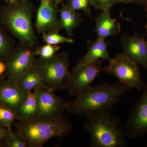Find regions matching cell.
Wrapping results in <instances>:
<instances>
[{
    "instance_id": "17",
    "label": "cell",
    "mask_w": 147,
    "mask_h": 147,
    "mask_svg": "<svg viewBox=\"0 0 147 147\" xmlns=\"http://www.w3.org/2000/svg\"><path fill=\"white\" fill-rule=\"evenodd\" d=\"M37 108L36 96L34 91L30 92L19 106L17 112L18 121L33 118Z\"/></svg>"
},
{
    "instance_id": "11",
    "label": "cell",
    "mask_w": 147,
    "mask_h": 147,
    "mask_svg": "<svg viewBox=\"0 0 147 147\" xmlns=\"http://www.w3.org/2000/svg\"><path fill=\"white\" fill-rule=\"evenodd\" d=\"M145 36V34L140 35L136 31L131 36L124 32L119 41L123 54L130 60L144 67L147 71V45Z\"/></svg>"
},
{
    "instance_id": "35",
    "label": "cell",
    "mask_w": 147,
    "mask_h": 147,
    "mask_svg": "<svg viewBox=\"0 0 147 147\" xmlns=\"http://www.w3.org/2000/svg\"><path fill=\"white\" fill-rule=\"evenodd\" d=\"M145 146L147 147V142H146V144H145Z\"/></svg>"
},
{
    "instance_id": "4",
    "label": "cell",
    "mask_w": 147,
    "mask_h": 147,
    "mask_svg": "<svg viewBox=\"0 0 147 147\" xmlns=\"http://www.w3.org/2000/svg\"><path fill=\"white\" fill-rule=\"evenodd\" d=\"M16 127L28 147H42L53 137L69 136L74 129L63 116L53 120L32 118L18 121Z\"/></svg>"
},
{
    "instance_id": "21",
    "label": "cell",
    "mask_w": 147,
    "mask_h": 147,
    "mask_svg": "<svg viewBox=\"0 0 147 147\" xmlns=\"http://www.w3.org/2000/svg\"><path fill=\"white\" fill-rule=\"evenodd\" d=\"M18 119L17 113L4 103L0 102V125L7 129L11 127L15 120Z\"/></svg>"
},
{
    "instance_id": "33",
    "label": "cell",
    "mask_w": 147,
    "mask_h": 147,
    "mask_svg": "<svg viewBox=\"0 0 147 147\" xmlns=\"http://www.w3.org/2000/svg\"><path fill=\"white\" fill-rule=\"evenodd\" d=\"M17 0H4L6 3H11L16 1Z\"/></svg>"
},
{
    "instance_id": "8",
    "label": "cell",
    "mask_w": 147,
    "mask_h": 147,
    "mask_svg": "<svg viewBox=\"0 0 147 147\" xmlns=\"http://www.w3.org/2000/svg\"><path fill=\"white\" fill-rule=\"evenodd\" d=\"M103 60L101 59L89 64L74 67L69 72L66 89L70 96H76L91 86L100 74L104 71Z\"/></svg>"
},
{
    "instance_id": "9",
    "label": "cell",
    "mask_w": 147,
    "mask_h": 147,
    "mask_svg": "<svg viewBox=\"0 0 147 147\" xmlns=\"http://www.w3.org/2000/svg\"><path fill=\"white\" fill-rule=\"evenodd\" d=\"M36 96L37 108L33 118L53 120L63 117L68 102L55 94V91L41 86L34 90Z\"/></svg>"
},
{
    "instance_id": "12",
    "label": "cell",
    "mask_w": 147,
    "mask_h": 147,
    "mask_svg": "<svg viewBox=\"0 0 147 147\" xmlns=\"http://www.w3.org/2000/svg\"><path fill=\"white\" fill-rule=\"evenodd\" d=\"M59 6L53 0H40L37 10L34 27L38 34H43L53 30L59 31Z\"/></svg>"
},
{
    "instance_id": "15",
    "label": "cell",
    "mask_w": 147,
    "mask_h": 147,
    "mask_svg": "<svg viewBox=\"0 0 147 147\" xmlns=\"http://www.w3.org/2000/svg\"><path fill=\"white\" fill-rule=\"evenodd\" d=\"M87 44L86 54L79 59L77 65H86L101 59L108 61L110 59L111 57L108 50V43L105 39L97 37L93 40H87Z\"/></svg>"
},
{
    "instance_id": "6",
    "label": "cell",
    "mask_w": 147,
    "mask_h": 147,
    "mask_svg": "<svg viewBox=\"0 0 147 147\" xmlns=\"http://www.w3.org/2000/svg\"><path fill=\"white\" fill-rule=\"evenodd\" d=\"M109 65L104 71L114 75L119 82L126 85L130 90H142L144 84L138 64L130 60L123 53L116 55L109 60Z\"/></svg>"
},
{
    "instance_id": "7",
    "label": "cell",
    "mask_w": 147,
    "mask_h": 147,
    "mask_svg": "<svg viewBox=\"0 0 147 147\" xmlns=\"http://www.w3.org/2000/svg\"><path fill=\"white\" fill-rule=\"evenodd\" d=\"M36 47L19 43L15 47L5 62L6 69L4 75L7 80L18 85L22 77L32 67L37 57Z\"/></svg>"
},
{
    "instance_id": "34",
    "label": "cell",
    "mask_w": 147,
    "mask_h": 147,
    "mask_svg": "<svg viewBox=\"0 0 147 147\" xmlns=\"http://www.w3.org/2000/svg\"><path fill=\"white\" fill-rule=\"evenodd\" d=\"M145 28H146V30L147 36H146V44L147 45V21L146 23V25H145Z\"/></svg>"
},
{
    "instance_id": "5",
    "label": "cell",
    "mask_w": 147,
    "mask_h": 147,
    "mask_svg": "<svg viewBox=\"0 0 147 147\" xmlns=\"http://www.w3.org/2000/svg\"><path fill=\"white\" fill-rule=\"evenodd\" d=\"M69 57L63 52L49 59L36 58L32 68L39 75L41 87L53 90H66L69 78Z\"/></svg>"
},
{
    "instance_id": "31",
    "label": "cell",
    "mask_w": 147,
    "mask_h": 147,
    "mask_svg": "<svg viewBox=\"0 0 147 147\" xmlns=\"http://www.w3.org/2000/svg\"><path fill=\"white\" fill-rule=\"evenodd\" d=\"M6 77L5 75L3 76H0V84L2 83L3 82H4L6 80Z\"/></svg>"
},
{
    "instance_id": "28",
    "label": "cell",
    "mask_w": 147,
    "mask_h": 147,
    "mask_svg": "<svg viewBox=\"0 0 147 147\" xmlns=\"http://www.w3.org/2000/svg\"><path fill=\"white\" fill-rule=\"evenodd\" d=\"M147 1V0H135L134 4L144 6Z\"/></svg>"
},
{
    "instance_id": "23",
    "label": "cell",
    "mask_w": 147,
    "mask_h": 147,
    "mask_svg": "<svg viewBox=\"0 0 147 147\" xmlns=\"http://www.w3.org/2000/svg\"><path fill=\"white\" fill-rule=\"evenodd\" d=\"M9 133L7 137L3 140L4 147H27V145L23 137L18 132H13L11 127L8 128Z\"/></svg>"
},
{
    "instance_id": "30",
    "label": "cell",
    "mask_w": 147,
    "mask_h": 147,
    "mask_svg": "<svg viewBox=\"0 0 147 147\" xmlns=\"http://www.w3.org/2000/svg\"><path fill=\"white\" fill-rule=\"evenodd\" d=\"M53 1L55 3V5L59 6V5L63 3L64 0H53Z\"/></svg>"
},
{
    "instance_id": "16",
    "label": "cell",
    "mask_w": 147,
    "mask_h": 147,
    "mask_svg": "<svg viewBox=\"0 0 147 147\" xmlns=\"http://www.w3.org/2000/svg\"><path fill=\"white\" fill-rule=\"evenodd\" d=\"M59 9L60 30L65 31L69 37L74 35L73 31L84 21L81 13L69 7L63 3Z\"/></svg>"
},
{
    "instance_id": "22",
    "label": "cell",
    "mask_w": 147,
    "mask_h": 147,
    "mask_svg": "<svg viewBox=\"0 0 147 147\" xmlns=\"http://www.w3.org/2000/svg\"><path fill=\"white\" fill-rule=\"evenodd\" d=\"M66 5L74 10H81L90 20L92 19L90 0H67Z\"/></svg>"
},
{
    "instance_id": "29",
    "label": "cell",
    "mask_w": 147,
    "mask_h": 147,
    "mask_svg": "<svg viewBox=\"0 0 147 147\" xmlns=\"http://www.w3.org/2000/svg\"><path fill=\"white\" fill-rule=\"evenodd\" d=\"M135 0H121V3L125 4H134Z\"/></svg>"
},
{
    "instance_id": "3",
    "label": "cell",
    "mask_w": 147,
    "mask_h": 147,
    "mask_svg": "<svg viewBox=\"0 0 147 147\" xmlns=\"http://www.w3.org/2000/svg\"><path fill=\"white\" fill-rule=\"evenodd\" d=\"M84 129L91 136L90 147H125L126 131L112 110L94 111L86 116Z\"/></svg>"
},
{
    "instance_id": "32",
    "label": "cell",
    "mask_w": 147,
    "mask_h": 147,
    "mask_svg": "<svg viewBox=\"0 0 147 147\" xmlns=\"http://www.w3.org/2000/svg\"><path fill=\"white\" fill-rule=\"evenodd\" d=\"M144 11L146 13V17L147 20V1L146 3L145 4L144 6Z\"/></svg>"
},
{
    "instance_id": "27",
    "label": "cell",
    "mask_w": 147,
    "mask_h": 147,
    "mask_svg": "<svg viewBox=\"0 0 147 147\" xmlns=\"http://www.w3.org/2000/svg\"><path fill=\"white\" fill-rule=\"evenodd\" d=\"M6 67L5 63L2 61H0V76L5 75Z\"/></svg>"
},
{
    "instance_id": "18",
    "label": "cell",
    "mask_w": 147,
    "mask_h": 147,
    "mask_svg": "<svg viewBox=\"0 0 147 147\" xmlns=\"http://www.w3.org/2000/svg\"><path fill=\"white\" fill-rule=\"evenodd\" d=\"M0 25V61L5 62L15 48V41Z\"/></svg>"
},
{
    "instance_id": "1",
    "label": "cell",
    "mask_w": 147,
    "mask_h": 147,
    "mask_svg": "<svg viewBox=\"0 0 147 147\" xmlns=\"http://www.w3.org/2000/svg\"><path fill=\"white\" fill-rule=\"evenodd\" d=\"M129 90L126 85L119 81L113 84L105 82L91 86L76 96L74 100L68 102L66 110L80 117H86L97 110H112Z\"/></svg>"
},
{
    "instance_id": "26",
    "label": "cell",
    "mask_w": 147,
    "mask_h": 147,
    "mask_svg": "<svg viewBox=\"0 0 147 147\" xmlns=\"http://www.w3.org/2000/svg\"><path fill=\"white\" fill-rule=\"evenodd\" d=\"M8 133V129L0 125V142L2 141L7 137Z\"/></svg>"
},
{
    "instance_id": "2",
    "label": "cell",
    "mask_w": 147,
    "mask_h": 147,
    "mask_svg": "<svg viewBox=\"0 0 147 147\" xmlns=\"http://www.w3.org/2000/svg\"><path fill=\"white\" fill-rule=\"evenodd\" d=\"M35 10L29 0H17L0 5V25L20 44L36 47L39 42L32 23Z\"/></svg>"
},
{
    "instance_id": "13",
    "label": "cell",
    "mask_w": 147,
    "mask_h": 147,
    "mask_svg": "<svg viewBox=\"0 0 147 147\" xmlns=\"http://www.w3.org/2000/svg\"><path fill=\"white\" fill-rule=\"evenodd\" d=\"M28 94L18 85L7 79L0 84V102L7 105L16 113L21 102Z\"/></svg>"
},
{
    "instance_id": "10",
    "label": "cell",
    "mask_w": 147,
    "mask_h": 147,
    "mask_svg": "<svg viewBox=\"0 0 147 147\" xmlns=\"http://www.w3.org/2000/svg\"><path fill=\"white\" fill-rule=\"evenodd\" d=\"M142 90L143 94L131 107L125 126L129 139H139L147 134V84Z\"/></svg>"
},
{
    "instance_id": "24",
    "label": "cell",
    "mask_w": 147,
    "mask_h": 147,
    "mask_svg": "<svg viewBox=\"0 0 147 147\" xmlns=\"http://www.w3.org/2000/svg\"><path fill=\"white\" fill-rule=\"evenodd\" d=\"M61 49L59 45H52L46 43L45 45H38L36 48L37 56L43 59L52 58L57 54Z\"/></svg>"
},
{
    "instance_id": "14",
    "label": "cell",
    "mask_w": 147,
    "mask_h": 147,
    "mask_svg": "<svg viewBox=\"0 0 147 147\" xmlns=\"http://www.w3.org/2000/svg\"><path fill=\"white\" fill-rule=\"evenodd\" d=\"M94 19V32L97 37L105 39L108 37H116L119 34L121 24L111 17L110 9L102 10Z\"/></svg>"
},
{
    "instance_id": "19",
    "label": "cell",
    "mask_w": 147,
    "mask_h": 147,
    "mask_svg": "<svg viewBox=\"0 0 147 147\" xmlns=\"http://www.w3.org/2000/svg\"><path fill=\"white\" fill-rule=\"evenodd\" d=\"M18 85L24 91L29 93L37 87L41 86V81L39 75L32 67L22 77Z\"/></svg>"
},
{
    "instance_id": "20",
    "label": "cell",
    "mask_w": 147,
    "mask_h": 147,
    "mask_svg": "<svg viewBox=\"0 0 147 147\" xmlns=\"http://www.w3.org/2000/svg\"><path fill=\"white\" fill-rule=\"evenodd\" d=\"M59 32L58 30H53L43 34H42V41L47 44L55 45L63 43H74L75 40L74 38L62 35Z\"/></svg>"
},
{
    "instance_id": "25",
    "label": "cell",
    "mask_w": 147,
    "mask_h": 147,
    "mask_svg": "<svg viewBox=\"0 0 147 147\" xmlns=\"http://www.w3.org/2000/svg\"><path fill=\"white\" fill-rule=\"evenodd\" d=\"M91 5L96 10L110 9L113 5L121 2V0H90Z\"/></svg>"
}]
</instances>
